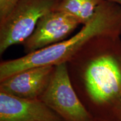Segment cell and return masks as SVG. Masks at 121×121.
Returning <instances> with one entry per match:
<instances>
[{
  "label": "cell",
  "mask_w": 121,
  "mask_h": 121,
  "mask_svg": "<svg viewBox=\"0 0 121 121\" xmlns=\"http://www.w3.org/2000/svg\"><path fill=\"white\" fill-rule=\"evenodd\" d=\"M61 0H20L14 9L0 22V54L9 47L22 44L32 34L44 15L56 10Z\"/></svg>",
  "instance_id": "obj_3"
},
{
  "label": "cell",
  "mask_w": 121,
  "mask_h": 121,
  "mask_svg": "<svg viewBox=\"0 0 121 121\" xmlns=\"http://www.w3.org/2000/svg\"><path fill=\"white\" fill-rule=\"evenodd\" d=\"M0 121H65L39 99L16 97L0 91Z\"/></svg>",
  "instance_id": "obj_7"
},
{
  "label": "cell",
  "mask_w": 121,
  "mask_h": 121,
  "mask_svg": "<svg viewBox=\"0 0 121 121\" xmlns=\"http://www.w3.org/2000/svg\"><path fill=\"white\" fill-rule=\"evenodd\" d=\"M20 0H0V22L11 13Z\"/></svg>",
  "instance_id": "obj_8"
},
{
  "label": "cell",
  "mask_w": 121,
  "mask_h": 121,
  "mask_svg": "<svg viewBox=\"0 0 121 121\" xmlns=\"http://www.w3.org/2000/svg\"><path fill=\"white\" fill-rule=\"evenodd\" d=\"M55 66L24 69L0 81V91L16 97L39 99L47 88Z\"/></svg>",
  "instance_id": "obj_6"
},
{
  "label": "cell",
  "mask_w": 121,
  "mask_h": 121,
  "mask_svg": "<svg viewBox=\"0 0 121 121\" xmlns=\"http://www.w3.org/2000/svg\"></svg>",
  "instance_id": "obj_10"
},
{
  "label": "cell",
  "mask_w": 121,
  "mask_h": 121,
  "mask_svg": "<svg viewBox=\"0 0 121 121\" xmlns=\"http://www.w3.org/2000/svg\"><path fill=\"white\" fill-rule=\"evenodd\" d=\"M100 35L121 36V6L103 0L89 22L73 37L14 60L0 63V81L30 67L67 62L90 39Z\"/></svg>",
  "instance_id": "obj_2"
},
{
  "label": "cell",
  "mask_w": 121,
  "mask_h": 121,
  "mask_svg": "<svg viewBox=\"0 0 121 121\" xmlns=\"http://www.w3.org/2000/svg\"><path fill=\"white\" fill-rule=\"evenodd\" d=\"M107 1H109V2H113L114 3V4H119V6H121V0H107Z\"/></svg>",
  "instance_id": "obj_9"
},
{
  "label": "cell",
  "mask_w": 121,
  "mask_h": 121,
  "mask_svg": "<svg viewBox=\"0 0 121 121\" xmlns=\"http://www.w3.org/2000/svg\"><path fill=\"white\" fill-rule=\"evenodd\" d=\"M80 24L63 12H49L39 19L32 34L22 44L24 52L31 53L66 40Z\"/></svg>",
  "instance_id": "obj_5"
},
{
  "label": "cell",
  "mask_w": 121,
  "mask_h": 121,
  "mask_svg": "<svg viewBox=\"0 0 121 121\" xmlns=\"http://www.w3.org/2000/svg\"><path fill=\"white\" fill-rule=\"evenodd\" d=\"M39 100L65 121H95L84 107L71 81L67 62L55 66L47 88Z\"/></svg>",
  "instance_id": "obj_4"
},
{
  "label": "cell",
  "mask_w": 121,
  "mask_h": 121,
  "mask_svg": "<svg viewBox=\"0 0 121 121\" xmlns=\"http://www.w3.org/2000/svg\"><path fill=\"white\" fill-rule=\"evenodd\" d=\"M81 103L98 121H121V38L100 35L67 62Z\"/></svg>",
  "instance_id": "obj_1"
}]
</instances>
